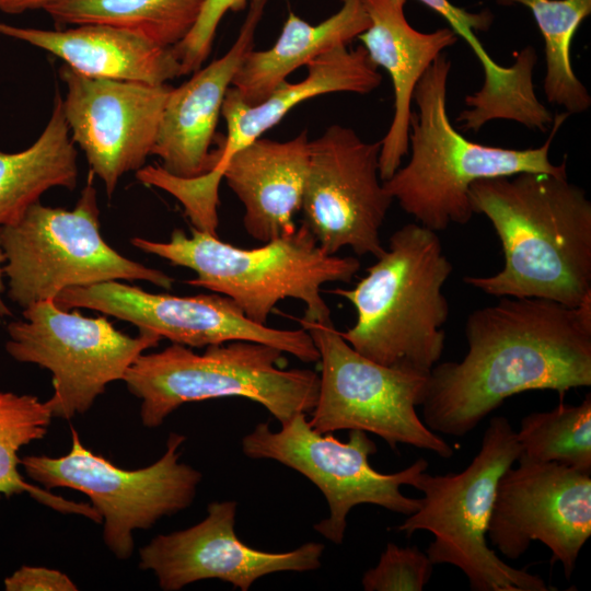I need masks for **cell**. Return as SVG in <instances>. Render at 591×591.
I'll return each instance as SVG.
<instances>
[{
  "instance_id": "obj_2",
  "label": "cell",
  "mask_w": 591,
  "mask_h": 591,
  "mask_svg": "<svg viewBox=\"0 0 591 591\" xmlns=\"http://www.w3.org/2000/svg\"><path fill=\"white\" fill-rule=\"evenodd\" d=\"M474 213L500 240L505 265L463 281L493 297L537 298L569 308L591 294V202L567 172H524L475 181Z\"/></svg>"
},
{
  "instance_id": "obj_16",
  "label": "cell",
  "mask_w": 591,
  "mask_h": 591,
  "mask_svg": "<svg viewBox=\"0 0 591 591\" xmlns=\"http://www.w3.org/2000/svg\"><path fill=\"white\" fill-rule=\"evenodd\" d=\"M58 73L67 88L62 111L71 139L111 198L120 177L151 155L173 86L88 78L67 65Z\"/></svg>"
},
{
  "instance_id": "obj_10",
  "label": "cell",
  "mask_w": 591,
  "mask_h": 591,
  "mask_svg": "<svg viewBox=\"0 0 591 591\" xmlns=\"http://www.w3.org/2000/svg\"><path fill=\"white\" fill-rule=\"evenodd\" d=\"M70 452L60 457L26 455L21 466L43 488H71L86 495L103 523V540L121 560L134 552L132 533L188 508L201 473L178 461L186 437L172 432L163 455L139 470H124L86 449L71 428Z\"/></svg>"
},
{
  "instance_id": "obj_27",
  "label": "cell",
  "mask_w": 591,
  "mask_h": 591,
  "mask_svg": "<svg viewBox=\"0 0 591 591\" xmlns=\"http://www.w3.org/2000/svg\"><path fill=\"white\" fill-rule=\"evenodd\" d=\"M51 418L47 402H42L37 396L0 391V497L26 493L37 502L58 512L78 514L102 523L91 505L68 500L27 483L19 471V451L43 439Z\"/></svg>"
},
{
  "instance_id": "obj_1",
  "label": "cell",
  "mask_w": 591,
  "mask_h": 591,
  "mask_svg": "<svg viewBox=\"0 0 591 591\" xmlns=\"http://www.w3.org/2000/svg\"><path fill=\"white\" fill-rule=\"evenodd\" d=\"M468 350L437 363L420 406L433 432L464 437L505 399L532 390L591 385V294L578 306L537 298L501 297L472 312Z\"/></svg>"
},
{
  "instance_id": "obj_34",
  "label": "cell",
  "mask_w": 591,
  "mask_h": 591,
  "mask_svg": "<svg viewBox=\"0 0 591 591\" xmlns=\"http://www.w3.org/2000/svg\"><path fill=\"white\" fill-rule=\"evenodd\" d=\"M5 262L4 252L1 244V236H0V317H10L12 316V312L7 305L5 301L2 298V294L4 292V283H3V265Z\"/></svg>"
},
{
  "instance_id": "obj_23",
  "label": "cell",
  "mask_w": 591,
  "mask_h": 591,
  "mask_svg": "<svg viewBox=\"0 0 591 591\" xmlns=\"http://www.w3.org/2000/svg\"><path fill=\"white\" fill-rule=\"evenodd\" d=\"M447 21L474 51L485 76L482 88L465 97L466 109L456 119L462 129L478 131L488 121L505 119L530 129L548 130L554 117L534 90L533 70L537 61L534 48H523L511 66H501L489 56L475 33L489 30L493 23L489 11L473 13L457 7Z\"/></svg>"
},
{
  "instance_id": "obj_15",
  "label": "cell",
  "mask_w": 591,
  "mask_h": 591,
  "mask_svg": "<svg viewBox=\"0 0 591 591\" xmlns=\"http://www.w3.org/2000/svg\"><path fill=\"white\" fill-rule=\"evenodd\" d=\"M518 463L497 483L486 536L509 559L533 541L543 543L551 565L560 563L569 580L591 535V473L555 462Z\"/></svg>"
},
{
  "instance_id": "obj_19",
  "label": "cell",
  "mask_w": 591,
  "mask_h": 591,
  "mask_svg": "<svg viewBox=\"0 0 591 591\" xmlns=\"http://www.w3.org/2000/svg\"><path fill=\"white\" fill-rule=\"evenodd\" d=\"M266 2L250 0L248 12L230 49L171 90L151 153L161 159V167L169 174L195 178L212 170L210 146L223 101L241 62L254 47Z\"/></svg>"
},
{
  "instance_id": "obj_26",
  "label": "cell",
  "mask_w": 591,
  "mask_h": 591,
  "mask_svg": "<svg viewBox=\"0 0 591 591\" xmlns=\"http://www.w3.org/2000/svg\"><path fill=\"white\" fill-rule=\"evenodd\" d=\"M204 0H59L44 11L58 25L106 24L173 47L193 28Z\"/></svg>"
},
{
  "instance_id": "obj_6",
  "label": "cell",
  "mask_w": 591,
  "mask_h": 591,
  "mask_svg": "<svg viewBox=\"0 0 591 591\" xmlns=\"http://www.w3.org/2000/svg\"><path fill=\"white\" fill-rule=\"evenodd\" d=\"M283 351L256 341L234 340L206 347L172 344L141 354L123 381L141 401L140 417L157 428L179 406L210 398L244 397L263 405L280 424L315 406L320 375L311 369H283Z\"/></svg>"
},
{
  "instance_id": "obj_28",
  "label": "cell",
  "mask_w": 591,
  "mask_h": 591,
  "mask_svg": "<svg viewBox=\"0 0 591 591\" xmlns=\"http://www.w3.org/2000/svg\"><path fill=\"white\" fill-rule=\"evenodd\" d=\"M501 5L528 7L544 39L546 74L543 86L547 102L570 114L589 109L591 96L571 63L572 37L591 13V0H497Z\"/></svg>"
},
{
  "instance_id": "obj_12",
  "label": "cell",
  "mask_w": 591,
  "mask_h": 591,
  "mask_svg": "<svg viewBox=\"0 0 591 591\" xmlns=\"http://www.w3.org/2000/svg\"><path fill=\"white\" fill-rule=\"evenodd\" d=\"M242 451L251 459L277 461L311 480L329 509V515L313 529L336 545L343 543L347 515L357 505H375L406 517L416 512L420 499L405 496L401 487L412 486L429 465L425 459H418L399 472L380 473L369 462L376 445L366 431L349 430L348 441L341 442L331 432L314 430L305 414L281 424L278 431H273L267 422L258 424L243 437Z\"/></svg>"
},
{
  "instance_id": "obj_22",
  "label": "cell",
  "mask_w": 591,
  "mask_h": 591,
  "mask_svg": "<svg viewBox=\"0 0 591 591\" xmlns=\"http://www.w3.org/2000/svg\"><path fill=\"white\" fill-rule=\"evenodd\" d=\"M0 35L44 49L88 78L157 85L182 76L172 47L112 25L82 24L49 31L0 22Z\"/></svg>"
},
{
  "instance_id": "obj_18",
  "label": "cell",
  "mask_w": 591,
  "mask_h": 591,
  "mask_svg": "<svg viewBox=\"0 0 591 591\" xmlns=\"http://www.w3.org/2000/svg\"><path fill=\"white\" fill-rule=\"evenodd\" d=\"M306 68L308 74L302 81H285L256 104L245 103L233 86L228 89L221 111L227 136L220 148L212 151V170L187 181V190L197 204L217 208L219 185L230 158L278 125L300 103L328 93L368 94L382 82L378 67L363 46L356 49L337 46L309 61Z\"/></svg>"
},
{
  "instance_id": "obj_8",
  "label": "cell",
  "mask_w": 591,
  "mask_h": 591,
  "mask_svg": "<svg viewBox=\"0 0 591 591\" xmlns=\"http://www.w3.org/2000/svg\"><path fill=\"white\" fill-rule=\"evenodd\" d=\"M92 177L90 172L73 209L38 201L16 223L0 228L7 293L22 309L68 288L120 279L172 288L171 276L126 258L104 240Z\"/></svg>"
},
{
  "instance_id": "obj_29",
  "label": "cell",
  "mask_w": 591,
  "mask_h": 591,
  "mask_svg": "<svg viewBox=\"0 0 591 591\" xmlns=\"http://www.w3.org/2000/svg\"><path fill=\"white\" fill-rule=\"evenodd\" d=\"M517 440L518 461L555 462L591 473V395L579 405L561 402L552 410L526 415Z\"/></svg>"
},
{
  "instance_id": "obj_25",
  "label": "cell",
  "mask_w": 591,
  "mask_h": 591,
  "mask_svg": "<svg viewBox=\"0 0 591 591\" xmlns=\"http://www.w3.org/2000/svg\"><path fill=\"white\" fill-rule=\"evenodd\" d=\"M78 153L57 91L50 118L34 143L19 152L0 150V228L16 223L53 187L73 190Z\"/></svg>"
},
{
  "instance_id": "obj_3",
  "label": "cell",
  "mask_w": 591,
  "mask_h": 591,
  "mask_svg": "<svg viewBox=\"0 0 591 591\" xmlns=\"http://www.w3.org/2000/svg\"><path fill=\"white\" fill-rule=\"evenodd\" d=\"M451 61L442 53L418 81L408 134L410 158L383 185L393 200L417 223L434 232L450 224H466L473 217L468 190L482 178L524 172L563 174L566 158L555 165L549 150L569 116H554L552 132L537 148L510 149L477 143L453 127L447 108Z\"/></svg>"
},
{
  "instance_id": "obj_5",
  "label": "cell",
  "mask_w": 591,
  "mask_h": 591,
  "mask_svg": "<svg viewBox=\"0 0 591 591\" xmlns=\"http://www.w3.org/2000/svg\"><path fill=\"white\" fill-rule=\"evenodd\" d=\"M130 242L143 253L192 269L196 277L186 283L230 298L250 320L263 325L287 298L305 304L303 320L331 321L322 286L350 282L360 269L356 257L326 253L304 223L254 248L234 246L194 227L190 236L176 229L167 242L139 236Z\"/></svg>"
},
{
  "instance_id": "obj_30",
  "label": "cell",
  "mask_w": 591,
  "mask_h": 591,
  "mask_svg": "<svg viewBox=\"0 0 591 591\" xmlns=\"http://www.w3.org/2000/svg\"><path fill=\"white\" fill-rule=\"evenodd\" d=\"M433 563L417 546L387 543L375 567L362 576L366 591H421L430 581Z\"/></svg>"
},
{
  "instance_id": "obj_32",
  "label": "cell",
  "mask_w": 591,
  "mask_h": 591,
  "mask_svg": "<svg viewBox=\"0 0 591 591\" xmlns=\"http://www.w3.org/2000/svg\"><path fill=\"white\" fill-rule=\"evenodd\" d=\"M7 591H76L63 572L45 567L22 566L3 581Z\"/></svg>"
},
{
  "instance_id": "obj_21",
  "label": "cell",
  "mask_w": 591,
  "mask_h": 591,
  "mask_svg": "<svg viewBox=\"0 0 591 591\" xmlns=\"http://www.w3.org/2000/svg\"><path fill=\"white\" fill-rule=\"evenodd\" d=\"M310 158L303 130L288 141L259 138L227 162L222 178L244 207L243 224L262 243L292 233Z\"/></svg>"
},
{
  "instance_id": "obj_33",
  "label": "cell",
  "mask_w": 591,
  "mask_h": 591,
  "mask_svg": "<svg viewBox=\"0 0 591 591\" xmlns=\"http://www.w3.org/2000/svg\"><path fill=\"white\" fill-rule=\"evenodd\" d=\"M59 0H0V12L5 14H21L30 10L45 9Z\"/></svg>"
},
{
  "instance_id": "obj_9",
  "label": "cell",
  "mask_w": 591,
  "mask_h": 591,
  "mask_svg": "<svg viewBox=\"0 0 591 591\" xmlns=\"http://www.w3.org/2000/svg\"><path fill=\"white\" fill-rule=\"evenodd\" d=\"M311 336L321 362L318 395L310 426L321 433L362 430L382 438L392 450L399 443L440 457L452 447L420 419L428 375L380 364L356 351L333 321L299 320Z\"/></svg>"
},
{
  "instance_id": "obj_14",
  "label": "cell",
  "mask_w": 591,
  "mask_h": 591,
  "mask_svg": "<svg viewBox=\"0 0 591 591\" xmlns=\"http://www.w3.org/2000/svg\"><path fill=\"white\" fill-rule=\"evenodd\" d=\"M55 301L66 310L83 308L114 316L190 348L248 340L274 346L303 362L320 359L304 328L257 324L233 300L216 292L186 297L151 293L113 280L68 288Z\"/></svg>"
},
{
  "instance_id": "obj_4",
  "label": "cell",
  "mask_w": 591,
  "mask_h": 591,
  "mask_svg": "<svg viewBox=\"0 0 591 591\" xmlns=\"http://www.w3.org/2000/svg\"><path fill=\"white\" fill-rule=\"evenodd\" d=\"M451 273L437 232L403 225L354 288L328 291L356 310L355 324L340 335L380 364L428 375L444 348L450 309L442 287Z\"/></svg>"
},
{
  "instance_id": "obj_11",
  "label": "cell",
  "mask_w": 591,
  "mask_h": 591,
  "mask_svg": "<svg viewBox=\"0 0 591 591\" xmlns=\"http://www.w3.org/2000/svg\"><path fill=\"white\" fill-rule=\"evenodd\" d=\"M7 352L16 361L34 363L53 375L54 393L46 401L53 417L70 420L85 414L106 386L124 379L134 361L161 337L139 331L131 337L105 317H86L60 308L54 299L22 311L8 324Z\"/></svg>"
},
{
  "instance_id": "obj_24",
  "label": "cell",
  "mask_w": 591,
  "mask_h": 591,
  "mask_svg": "<svg viewBox=\"0 0 591 591\" xmlns=\"http://www.w3.org/2000/svg\"><path fill=\"white\" fill-rule=\"evenodd\" d=\"M332 16L312 25L290 12L276 43L266 50L251 49L232 80V86L247 104L267 99L287 77L317 56L347 46L370 26L362 0H341Z\"/></svg>"
},
{
  "instance_id": "obj_20",
  "label": "cell",
  "mask_w": 591,
  "mask_h": 591,
  "mask_svg": "<svg viewBox=\"0 0 591 591\" xmlns=\"http://www.w3.org/2000/svg\"><path fill=\"white\" fill-rule=\"evenodd\" d=\"M370 19L369 28L358 38L375 67L390 76L393 93V117L380 140V177L390 178L408 154L412 101L418 81L444 49L459 37L451 27L430 33L415 30L406 20L407 0H362Z\"/></svg>"
},
{
  "instance_id": "obj_13",
  "label": "cell",
  "mask_w": 591,
  "mask_h": 591,
  "mask_svg": "<svg viewBox=\"0 0 591 591\" xmlns=\"http://www.w3.org/2000/svg\"><path fill=\"white\" fill-rule=\"evenodd\" d=\"M381 142H367L354 129L332 125L310 141L302 196L303 221L328 254L349 247L381 256L380 230L393 198L380 177Z\"/></svg>"
},
{
  "instance_id": "obj_31",
  "label": "cell",
  "mask_w": 591,
  "mask_h": 591,
  "mask_svg": "<svg viewBox=\"0 0 591 591\" xmlns=\"http://www.w3.org/2000/svg\"><path fill=\"white\" fill-rule=\"evenodd\" d=\"M250 0H204L198 19L190 32L172 47L182 76L192 74L207 60L218 25L228 11L243 10Z\"/></svg>"
},
{
  "instance_id": "obj_7",
  "label": "cell",
  "mask_w": 591,
  "mask_h": 591,
  "mask_svg": "<svg viewBox=\"0 0 591 591\" xmlns=\"http://www.w3.org/2000/svg\"><path fill=\"white\" fill-rule=\"evenodd\" d=\"M520 452L517 431L506 417L496 416L466 468L445 475L425 471L412 484L424 497L397 531L406 536L417 531L432 533L426 549L430 560L459 568L473 591L551 590L540 576L502 561L486 540L497 483Z\"/></svg>"
},
{
  "instance_id": "obj_17",
  "label": "cell",
  "mask_w": 591,
  "mask_h": 591,
  "mask_svg": "<svg viewBox=\"0 0 591 591\" xmlns=\"http://www.w3.org/2000/svg\"><path fill=\"white\" fill-rule=\"evenodd\" d=\"M236 509L234 500L213 501L199 523L155 536L139 552L140 569L151 570L164 591H178L206 579H219L247 591L266 575L321 567L322 543L308 542L281 553L246 545L235 532Z\"/></svg>"
}]
</instances>
